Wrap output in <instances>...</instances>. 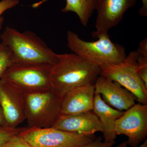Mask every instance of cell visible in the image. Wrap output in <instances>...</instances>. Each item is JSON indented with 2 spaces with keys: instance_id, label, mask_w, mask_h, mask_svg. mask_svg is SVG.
<instances>
[{
  "instance_id": "obj_14",
  "label": "cell",
  "mask_w": 147,
  "mask_h": 147,
  "mask_svg": "<svg viewBox=\"0 0 147 147\" xmlns=\"http://www.w3.org/2000/svg\"><path fill=\"white\" fill-rule=\"evenodd\" d=\"M93 112L104 127L103 137L107 142H115L117 135L115 131L116 121L122 116L124 111L112 108L104 101L100 94L95 93Z\"/></svg>"
},
{
  "instance_id": "obj_10",
  "label": "cell",
  "mask_w": 147,
  "mask_h": 147,
  "mask_svg": "<svg viewBox=\"0 0 147 147\" xmlns=\"http://www.w3.org/2000/svg\"><path fill=\"white\" fill-rule=\"evenodd\" d=\"M24 95L9 82L0 79V105L9 128H17L26 121Z\"/></svg>"
},
{
  "instance_id": "obj_8",
  "label": "cell",
  "mask_w": 147,
  "mask_h": 147,
  "mask_svg": "<svg viewBox=\"0 0 147 147\" xmlns=\"http://www.w3.org/2000/svg\"><path fill=\"white\" fill-rule=\"evenodd\" d=\"M115 131L117 135L122 134L127 137V145L138 147L146 139L147 105L135 103L124 111L116 121Z\"/></svg>"
},
{
  "instance_id": "obj_15",
  "label": "cell",
  "mask_w": 147,
  "mask_h": 147,
  "mask_svg": "<svg viewBox=\"0 0 147 147\" xmlns=\"http://www.w3.org/2000/svg\"><path fill=\"white\" fill-rule=\"evenodd\" d=\"M66 5L61 11L73 12L79 17L84 26H87L95 9L96 0H65Z\"/></svg>"
},
{
  "instance_id": "obj_6",
  "label": "cell",
  "mask_w": 147,
  "mask_h": 147,
  "mask_svg": "<svg viewBox=\"0 0 147 147\" xmlns=\"http://www.w3.org/2000/svg\"><path fill=\"white\" fill-rule=\"evenodd\" d=\"M137 58L136 51H132L120 63L100 67V75L118 83L139 103L147 105V86L137 74Z\"/></svg>"
},
{
  "instance_id": "obj_18",
  "label": "cell",
  "mask_w": 147,
  "mask_h": 147,
  "mask_svg": "<svg viewBox=\"0 0 147 147\" xmlns=\"http://www.w3.org/2000/svg\"><path fill=\"white\" fill-rule=\"evenodd\" d=\"M137 74L147 86V57L137 55Z\"/></svg>"
},
{
  "instance_id": "obj_16",
  "label": "cell",
  "mask_w": 147,
  "mask_h": 147,
  "mask_svg": "<svg viewBox=\"0 0 147 147\" xmlns=\"http://www.w3.org/2000/svg\"><path fill=\"white\" fill-rule=\"evenodd\" d=\"M14 63L10 49L2 42L0 43V79L7 69Z\"/></svg>"
},
{
  "instance_id": "obj_4",
  "label": "cell",
  "mask_w": 147,
  "mask_h": 147,
  "mask_svg": "<svg viewBox=\"0 0 147 147\" xmlns=\"http://www.w3.org/2000/svg\"><path fill=\"white\" fill-rule=\"evenodd\" d=\"M61 100V97L53 89L24 94V109L28 128L53 127L60 116Z\"/></svg>"
},
{
  "instance_id": "obj_22",
  "label": "cell",
  "mask_w": 147,
  "mask_h": 147,
  "mask_svg": "<svg viewBox=\"0 0 147 147\" xmlns=\"http://www.w3.org/2000/svg\"><path fill=\"white\" fill-rule=\"evenodd\" d=\"M137 55L139 56L147 57V38L142 40L139 43V47L136 50Z\"/></svg>"
},
{
  "instance_id": "obj_1",
  "label": "cell",
  "mask_w": 147,
  "mask_h": 147,
  "mask_svg": "<svg viewBox=\"0 0 147 147\" xmlns=\"http://www.w3.org/2000/svg\"><path fill=\"white\" fill-rule=\"evenodd\" d=\"M100 72V67L74 53L58 54L50 71L52 89L62 98L74 89L94 85Z\"/></svg>"
},
{
  "instance_id": "obj_2",
  "label": "cell",
  "mask_w": 147,
  "mask_h": 147,
  "mask_svg": "<svg viewBox=\"0 0 147 147\" xmlns=\"http://www.w3.org/2000/svg\"><path fill=\"white\" fill-rule=\"evenodd\" d=\"M0 38L11 51L15 63L53 65L57 61L58 54L33 32L7 27Z\"/></svg>"
},
{
  "instance_id": "obj_3",
  "label": "cell",
  "mask_w": 147,
  "mask_h": 147,
  "mask_svg": "<svg viewBox=\"0 0 147 147\" xmlns=\"http://www.w3.org/2000/svg\"><path fill=\"white\" fill-rule=\"evenodd\" d=\"M97 38L94 41H86L74 32L69 30L67 33V47L71 52L100 67L117 64L126 58L125 48L112 41L109 34Z\"/></svg>"
},
{
  "instance_id": "obj_25",
  "label": "cell",
  "mask_w": 147,
  "mask_h": 147,
  "mask_svg": "<svg viewBox=\"0 0 147 147\" xmlns=\"http://www.w3.org/2000/svg\"><path fill=\"white\" fill-rule=\"evenodd\" d=\"M127 142H124L121 143L116 147H126L127 146ZM139 147H147V140L146 139L144 142H143L142 144L140 145Z\"/></svg>"
},
{
  "instance_id": "obj_20",
  "label": "cell",
  "mask_w": 147,
  "mask_h": 147,
  "mask_svg": "<svg viewBox=\"0 0 147 147\" xmlns=\"http://www.w3.org/2000/svg\"><path fill=\"white\" fill-rule=\"evenodd\" d=\"M19 0H0V30H1L4 18L2 14L8 9L15 7L19 4Z\"/></svg>"
},
{
  "instance_id": "obj_7",
  "label": "cell",
  "mask_w": 147,
  "mask_h": 147,
  "mask_svg": "<svg viewBox=\"0 0 147 147\" xmlns=\"http://www.w3.org/2000/svg\"><path fill=\"white\" fill-rule=\"evenodd\" d=\"M32 147H78L94 140V134L86 135L50 127L26 128L19 133Z\"/></svg>"
},
{
  "instance_id": "obj_17",
  "label": "cell",
  "mask_w": 147,
  "mask_h": 147,
  "mask_svg": "<svg viewBox=\"0 0 147 147\" xmlns=\"http://www.w3.org/2000/svg\"><path fill=\"white\" fill-rule=\"evenodd\" d=\"M26 128H11L0 126V147L9 139L16 134H19Z\"/></svg>"
},
{
  "instance_id": "obj_5",
  "label": "cell",
  "mask_w": 147,
  "mask_h": 147,
  "mask_svg": "<svg viewBox=\"0 0 147 147\" xmlns=\"http://www.w3.org/2000/svg\"><path fill=\"white\" fill-rule=\"evenodd\" d=\"M51 66L14 63L1 79L9 82L24 94L46 91L53 89L50 78Z\"/></svg>"
},
{
  "instance_id": "obj_21",
  "label": "cell",
  "mask_w": 147,
  "mask_h": 147,
  "mask_svg": "<svg viewBox=\"0 0 147 147\" xmlns=\"http://www.w3.org/2000/svg\"><path fill=\"white\" fill-rule=\"evenodd\" d=\"M115 143V142H102V137H96L92 142L78 147H111Z\"/></svg>"
},
{
  "instance_id": "obj_23",
  "label": "cell",
  "mask_w": 147,
  "mask_h": 147,
  "mask_svg": "<svg viewBox=\"0 0 147 147\" xmlns=\"http://www.w3.org/2000/svg\"><path fill=\"white\" fill-rule=\"evenodd\" d=\"M141 1L142 2V6L139 9V14L142 17H146L147 16V0H141Z\"/></svg>"
},
{
  "instance_id": "obj_24",
  "label": "cell",
  "mask_w": 147,
  "mask_h": 147,
  "mask_svg": "<svg viewBox=\"0 0 147 147\" xmlns=\"http://www.w3.org/2000/svg\"><path fill=\"white\" fill-rule=\"evenodd\" d=\"M0 126L8 127L1 105H0Z\"/></svg>"
},
{
  "instance_id": "obj_11",
  "label": "cell",
  "mask_w": 147,
  "mask_h": 147,
  "mask_svg": "<svg viewBox=\"0 0 147 147\" xmlns=\"http://www.w3.org/2000/svg\"><path fill=\"white\" fill-rule=\"evenodd\" d=\"M95 93L112 108L121 111L128 110L135 104L136 98L117 82L99 76L94 85Z\"/></svg>"
},
{
  "instance_id": "obj_12",
  "label": "cell",
  "mask_w": 147,
  "mask_h": 147,
  "mask_svg": "<svg viewBox=\"0 0 147 147\" xmlns=\"http://www.w3.org/2000/svg\"><path fill=\"white\" fill-rule=\"evenodd\" d=\"M53 127L69 132L92 135L103 133L104 127L93 111L75 115H61Z\"/></svg>"
},
{
  "instance_id": "obj_9",
  "label": "cell",
  "mask_w": 147,
  "mask_h": 147,
  "mask_svg": "<svg viewBox=\"0 0 147 147\" xmlns=\"http://www.w3.org/2000/svg\"><path fill=\"white\" fill-rule=\"evenodd\" d=\"M136 1L96 0V30L92 32V36L97 38L102 35L108 34L110 29L120 23L125 12L135 5Z\"/></svg>"
},
{
  "instance_id": "obj_13",
  "label": "cell",
  "mask_w": 147,
  "mask_h": 147,
  "mask_svg": "<svg viewBox=\"0 0 147 147\" xmlns=\"http://www.w3.org/2000/svg\"><path fill=\"white\" fill-rule=\"evenodd\" d=\"M94 95V85L82 86L71 90L62 98L60 115L92 111Z\"/></svg>"
},
{
  "instance_id": "obj_19",
  "label": "cell",
  "mask_w": 147,
  "mask_h": 147,
  "mask_svg": "<svg viewBox=\"0 0 147 147\" xmlns=\"http://www.w3.org/2000/svg\"><path fill=\"white\" fill-rule=\"evenodd\" d=\"M1 147H32L19 134H16L7 141Z\"/></svg>"
}]
</instances>
